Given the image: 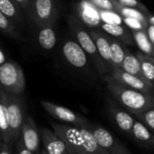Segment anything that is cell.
Segmentation results:
<instances>
[{"instance_id":"obj_1","label":"cell","mask_w":154,"mask_h":154,"mask_svg":"<svg viewBox=\"0 0 154 154\" xmlns=\"http://www.w3.org/2000/svg\"><path fill=\"white\" fill-rule=\"evenodd\" d=\"M53 132L66 143L69 154H107L88 128L52 123Z\"/></svg>"},{"instance_id":"obj_2","label":"cell","mask_w":154,"mask_h":154,"mask_svg":"<svg viewBox=\"0 0 154 154\" xmlns=\"http://www.w3.org/2000/svg\"><path fill=\"white\" fill-rule=\"evenodd\" d=\"M103 79L106 83L109 93L116 100V104H119L121 107L132 115L154 106V96L152 95H147L128 88L116 81L108 74L104 76Z\"/></svg>"},{"instance_id":"obj_3","label":"cell","mask_w":154,"mask_h":154,"mask_svg":"<svg viewBox=\"0 0 154 154\" xmlns=\"http://www.w3.org/2000/svg\"><path fill=\"white\" fill-rule=\"evenodd\" d=\"M68 23L70 28V31L75 38V41L79 44L88 56H89L94 62L98 73L103 77L107 75V70L97 52L96 45L89 34L88 28L81 22L80 19L76 17L73 14H70L68 18Z\"/></svg>"},{"instance_id":"obj_4","label":"cell","mask_w":154,"mask_h":154,"mask_svg":"<svg viewBox=\"0 0 154 154\" xmlns=\"http://www.w3.org/2000/svg\"><path fill=\"white\" fill-rule=\"evenodd\" d=\"M0 95L7 113L12 143H15L19 138L22 125L25 117L23 99L22 98V96L9 94L4 91L1 88Z\"/></svg>"},{"instance_id":"obj_5","label":"cell","mask_w":154,"mask_h":154,"mask_svg":"<svg viewBox=\"0 0 154 154\" xmlns=\"http://www.w3.org/2000/svg\"><path fill=\"white\" fill-rule=\"evenodd\" d=\"M0 88L9 94L22 96L25 89V79L17 62L5 61L0 65Z\"/></svg>"},{"instance_id":"obj_6","label":"cell","mask_w":154,"mask_h":154,"mask_svg":"<svg viewBox=\"0 0 154 154\" xmlns=\"http://www.w3.org/2000/svg\"><path fill=\"white\" fill-rule=\"evenodd\" d=\"M32 22L39 27L53 25L58 17L56 0H32L29 9Z\"/></svg>"},{"instance_id":"obj_7","label":"cell","mask_w":154,"mask_h":154,"mask_svg":"<svg viewBox=\"0 0 154 154\" xmlns=\"http://www.w3.org/2000/svg\"><path fill=\"white\" fill-rule=\"evenodd\" d=\"M41 106L51 116H52L53 118L57 120L65 122L67 125L76 126V127L87 128L91 123L85 116L61 105L46 101V100H42L41 101Z\"/></svg>"},{"instance_id":"obj_8","label":"cell","mask_w":154,"mask_h":154,"mask_svg":"<svg viewBox=\"0 0 154 154\" xmlns=\"http://www.w3.org/2000/svg\"><path fill=\"white\" fill-rule=\"evenodd\" d=\"M87 128L90 130L99 146L107 154H132L113 134L103 126L90 123Z\"/></svg>"},{"instance_id":"obj_9","label":"cell","mask_w":154,"mask_h":154,"mask_svg":"<svg viewBox=\"0 0 154 154\" xmlns=\"http://www.w3.org/2000/svg\"><path fill=\"white\" fill-rule=\"evenodd\" d=\"M18 139L28 150L34 154H39L41 151V135L34 120L31 116H26L24 117Z\"/></svg>"},{"instance_id":"obj_10","label":"cell","mask_w":154,"mask_h":154,"mask_svg":"<svg viewBox=\"0 0 154 154\" xmlns=\"http://www.w3.org/2000/svg\"><path fill=\"white\" fill-rule=\"evenodd\" d=\"M108 75L111 76L113 79H115L119 83H121L128 88L141 91L147 95L153 96L154 87L151 86L145 80L125 72L121 68H112L110 72L108 73Z\"/></svg>"},{"instance_id":"obj_11","label":"cell","mask_w":154,"mask_h":154,"mask_svg":"<svg viewBox=\"0 0 154 154\" xmlns=\"http://www.w3.org/2000/svg\"><path fill=\"white\" fill-rule=\"evenodd\" d=\"M108 112L116 127L126 136L131 138L132 127L134 122V116L123 107L117 106L116 102L113 100H108Z\"/></svg>"},{"instance_id":"obj_12","label":"cell","mask_w":154,"mask_h":154,"mask_svg":"<svg viewBox=\"0 0 154 154\" xmlns=\"http://www.w3.org/2000/svg\"><path fill=\"white\" fill-rule=\"evenodd\" d=\"M62 55L68 63L74 68L83 69L88 65V55L75 40L67 39L64 42Z\"/></svg>"},{"instance_id":"obj_13","label":"cell","mask_w":154,"mask_h":154,"mask_svg":"<svg viewBox=\"0 0 154 154\" xmlns=\"http://www.w3.org/2000/svg\"><path fill=\"white\" fill-rule=\"evenodd\" d=\"M89 34L96 45L97 52L107 70V73L110 72L112 69L111 64V54H110V45L107 39V34L101 30L95 28H88Z\"/></svg>"},{"instance_id":"obj_14","label":"cell","mask_w":154,"mask_h":154,"mask_svg":"<svg viewBox=\"0 0 154 154\" xmlns=\"http://www.w3.org/2000/svg\"><path fill=\"white\" fill-rule=\"evenodd\" d=\"M41 142L47 154H69L64 141L53 131L42 127L40 131Z\"/></svg>"},{"instance_id":"obj_15","label":"cell","mask_w":154,"mask_h":154,"mask_svg":"<svg viewBox=\"0 0 154 154\" xmlns=\"http://www.w3.org/2000/svg\"><path fill=\"white\" fill-rule=\"evenodd\" d=\"M131 138L134 140L139 145L147 149H152L154 147L153 133L136 119H134L132 127Z\"/></svg>"},{"instance_id":"obj_16","label":"cell","mask_w":154,"mask_h":154,"mask_svg":"<svg viewBox=\"0 0 154 154\" xmlns=\"http://www.w3.org/2000/svg\"><path fill=\"white\" fill-rule=\"evenodd\" d=\"M101 28L104 31V32L119 40L125 44H134L132 32L126 27H124L116 23H104L101 24Z\"/></svg>"},{"instance_id":"obj_17","label":"cell","mask_w":154,"mask_h":154,"mask_svg":"<svg viewBox=\"0 0 154 154\" xmlns=\"http://www.w3.org/2000/svg\"><path fill=\"white\" fill-rule=\"evenodd\" d=\"M107 39L110 45V54H111V64L112 68H121L123 60L128 49L125 44L119 40L107 34Z\"/></svg>"},{"instance_id":"obj_18","label":"cell","mask_w":154,"mask_h":154,"mask_svg":"<svg viewBox=\"0 0 154 154\" xmlns=\"http://www.w3.org/2000/svg\"><path fill=\"white\" fill-rule=\"evenodd\" d=\"M135 56L140 61L141 69L145 80L154 87V57L149 56L142 51H137Z\"/></svg>"},{"instance_id":"obj_19","label":"cell","mask_w":154,"mask_h":154,"mask_svg":"<svg viewBox=\"0 0 154 154\" xmlns=\"http://www.w3.org/2000/svg\"><path fill=\"white\" fill-rule=\"evenodd\" d=\"M121 69L131 75H134L135 77H138V78L145 80V79L143 75L142 69H141V65H140L139 60L137 59L135 54L132 53L129 50L127 51V52L125 55Z\"/></svg>"},{"instance_id":"obj_20","label":"cell","mask_w":154,"mask_h":154,"mask_svg":"<svg viewBox=\"0 0 154 154\" xmlns=\"http://www.w3.org/2000/svg\"><path fill=\"white\" fill-rule=\"evenodd\" d=\"M38 42L44 50H51L57 42L53 25H43L40 27L37 35Z\"/></svg>"},{"instance_id":"obj_21","label":"cell","mask_w":154,"mask_h":154,"mask_svg":"<svg viewBox=\"0 0 154 154\" xmlns=\"http://www.w3.org/2000/svg\"><path fill=\"white\" fill-rule=\"evenodd\" d=\"M132 36L134 42V44L138 46L140 49V51L154 57V49L153 44L151 43L149 41L145 31L143 30H133L132 32Z\"/></svg>"},{"instance_id":"obj_22","label":"cell","mask_w":154,"mask_h":154,"mask_svg":"<svg viewBox=\"0 0 154 154\" xmlns=\"http://www.w3.org/2000/svg\"><path fill=\"white\" fill-rule=\"evenodd\" d=\"M0 134H1V141L11 147L13 143L11 139V132L8 123V117L1 95H0Z\"/></svg>"},{"instance_id":"obj_23","label":"cell","mask_w":154,"mask_h":154,"mask_svg":"<svg viewBox=\"0 0 154 154\" xmlns=\"http://www.w3.org/2000/svg\"><path fill=\"white\" fill-rule=\"evenodd\" d=\"M113 5H114V9L115 12L119 14L120 16L122 17H132V18H135L138 19L140 21H142L144 23H148L147 21V16L143 14L142 12L134 9V8H131V7H126L122 5H120L117 1L116 0H112Z\"/></svg>"},{"instance_id":"obj_24","label":"cell","mask_w":154,"mask_h":154,"mask_svg":"<svg viewBox=\"0 0 154 154\" xmlns=\"http://www.w3.org/2000/svg\"><path fill=\"white\" fill-rule=\"evenodd\" d=\"M134 119L146 126L151 132H154V106H150L137 114L133 115Z\"/></svg>"},{"instance_id":"obj_25","label":"cell","mask_w":154,"mask_h":154,"mask_svg":"<svg viewBox=\"0 0 154 154\" xmlns=\"http://www.w3.org/2000/svg\"><path fill=\"white\" fill-rule=\"evenodd\" d=\"M0 31L10 37L16 38V39L21 38V34L15 29L14 23L1 11H0Z\"/></svg>"},{"instance_id":"obj_26","label":"cell","mask_w":154,"mask_h":154,"mask_svg":"<svg viewBox=\"0 0 154 154\" xmlns=\"http://www.w3.org/2000/svg\"><path fill=\"white\" fill-rule=\"evenodd\" d=\"M116 1H117L120 5H122L124 6L134 8V9L142 12L143 14H144L146 16H148L149 14H152L149 11V9L143 4H142L139 0H116Z\"/></svg>"},{"instance_id":"obj_27","label":"cell","mask_w":154,"mask_h":154,"mask_svg":"<svg viewBox=\"0 0 154 154\" xmlns=\"http://www.w3.org/2000/svg\"><path fill=\"white\" fill-rule=\"evenodd\" d=\"M90 5H94L101 11H111L115 12L114 5L112 0H86Z\"/></svg>"},{"instance_id":"obj_28","label":"cell","mask_w":154,"mask_h":154,"mask_svg":"<svg viewBox=\"0 0 154 154\" xmlns=\"http://www.w3.org/2000/svg\"><path fill=\"white\" fill-rule=\"evenodd\" d=\"M124 23L127 25L128 28L133 30H143L145 31L148 23H144L142 21L135 19V18H132V17H123Z\"/></svg>"},{"instance_id":"obj_29","label":"cell","mask_w":154,"mask_h":154,"mask_svg":"<svg viewBox=\"0 0 154 154\" xmlns=\"http://www.w3.org/2000/svg\"><path fill=\"white\" fill-rule=\"evenodd\" d=\"M15 148H16V153L17 154H34L32 152L28 150L19 139L15 143Z\"/></svg>"},{"instance_id":"obj_30","label":"cell","mask_w":154,"mask_h":154,"mask_svg":"<svg viewBox=\"0 0 154 154\" xmlns=\"http://www.w3.org/2000/svg\"><path fill=\"white\" fill-rule=\"evenodd\" d=\"M32 0H13L15 5L22 11H28Z\"/></svg>"},{"instance_id":"obj_31","label":"cell","mask_w":154,"mask_h":154,"mask_svg":"<svg viewBox=\"0 0 154 154\" xmlns=\"http://www.w3.org/2000/svg\"><path fill=\"white\" fill-rule=\"evenodd\" d=\"M145 32H146V35H147L149 41L151 42V43L154 45V25L148 24L145 29Z\"/></svg>"},{"instance_id":"obj_32","label":"cell","mask_w":154,"mask_h":154,"mask_svg":"<svg viewBox=\"0 0 154 154\" xmlns=\"http://www.w3.org/2000/svg\"><path fill=\"white\" fill-rule=\"evenodd\" d=\"M0 154H13L11 151V147L2 142V146L0 149Z\"/></svg>"},{"instance_id":"obj_33","label":"cell","mask_w":154,"mask_h":154,"mask_svg":"<svg viewBox=\"0 0 154 154\" xmlns=\"http://www.w3.org/2000/svg\"><path fill=\"white\" fill-rule=\"evenodd\" d=\"M4 62H5V56L4 51L0 49V65H2Z\"/></svg>"},{"instance_id":"obj_34","label":"cell","mask_w":154,"mask_h":154,"mask_svg":"<svg viewBox=\"0 0 154 154\" xmlns=\"http://www.w3.org/2000/svg\"><path fill=\"white\" fill-rule=\"evenodd\" d=\"M39 154H47V153H46V152H45V151H44V150L42 149V150H41V151H40Z\"/></svg>"},{"instance_id":"obj_35","label":"cell","mask_w":154,"mask_h":154,"mask_svg":"<svg viewBox=\"0 0 154 154\" xmlns=\"http://www.w3.org/2000/svg\"><path fill=\"white\" fill-rule=\"evenodd\" d=\"M1 146H2V142H0V149H1Z\"/></svg>"},{"instance_id":"obj_36","label":"cell","mask_w":154,"mask_h":154,"mask_svg":"<svg viewBox=\"0 0 154 154\" xmlns=\"http://www.w3.org/2000/svg\"><path fill=\"white\" fill-rule=\"evenodd\" d=\"M0 142H2V141H1V134H0Z\"/></svg>"}]
</instances>
